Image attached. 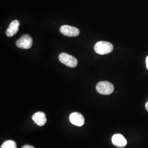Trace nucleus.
<instances>
[{
  "instance_id": "obj_12",
  "label": "nucleus",
  "mask_w": 148,
  "mask_h": 148,
  "mask_svg": "<svg viewBox=\"0 0 148 148\" xmlns=\"http://www.w3.org/2000/svg\"><path fill=\"white\" fill-rule=\"evenodd\" d=\"M146 65H147V68L148 70V56L146 58Z\"/></svg>"
},
{
  "instance_id": "obj_4",
  "label": "nucleus",
  "mask_w": 148,
  "mask_h": 148,
  "mask_svg": "<svg viewBox=\"0 0 148 148\" xmlns=\"http://www.w3.org/2000/svg\"><path fill=\"white\" fill-rule=\"evenodd\" d=\"M32 39L29 35L22 36L16 42V45L18 48L23 49H29L32 45Z\"/></svg>"
},
{
  "instance_id": "obj_8",
  "label": "nucleus",
  "mask_w": 148,
  "mask_h": 148,
  "mask_svg": "<svg viewBox=\"0 0 148 148\" xmlns=\"http://www.w3.org/2000/svg\"><path fill=\"white\" fill-rule=\"evenodd\" d=\"M32 119L39 126H42L47 122V118L45 114L41 111L35 113L32 117Z\"/></svg>"
},
{
  "instance_id": "obj_6",
  "label": "nucleus",
  "mask_w": 148,
  "mask_h": 148,
  "mask_svg": "<svg viewBox=\"0 0 148 148\" xmlns=\"http://www.w3.org/2000/svg\"><path fill=\"white\" fill-rule=\"evenodd\" d=\"M70 122L76 126H82L85 123V118L84 116L77 112H74L70 114L69 117Z\"/></svg>"
},
{
  "instance_id": "obj_2",
  "label": "nucleus",
  "mask_w": 148,
  "mask_h": 148,
  "mask_svg": "<svg viewBox=\"0 0 148 148\" xmlns=\"http://www.w3.org/2000/svg\"><path fill=\"white\" fill-rule=\"evenodd\" d=\"M97 91L103 95H109L114 90V85L108 81H101L96 86Z\"/></svg>"
},
{
  "instance_id": "obj_11",
  "label": "nucleus",
  "mask_w": 148,
  "mask_h": 148,
  "mask_svg": "<svg viewBox=\"0 0 148 148\" xmlns=\"http://www.w3.org/2000/svg\"><path fill=\"white\" fill-rule=\"evenodd\" d=\"M21 148H35L34 147H32V145H24V147H23Z\"/></svg>"
},
{
  "instance_id": "obj_3",
  "label": "nucleus",
  "mask_w": 148,
  "mask_h": 148,
  "mask_svg": "<svg viewBox=\"0 0 148 148\" xmlns=\"http://www.w3.org/2000/svg\"><path fill=\"white\" fill-rule=\"evenodd\" d=\"M59 59L61 63L70 68L76 67L78 63L76 58L67 53H61L59 56Z\"/></svg>"
},
{
  "instance_id": "obj_9",
  "label": "nucleus",
  "mask_w": 148,
  "mask_h": 148,
  "mask_svg": "<svg viewBox=\"0 0 148 148\" xmlns=\"http://www.w3.org/2000/svg\"><path fill=\"white\" fill-rule=\"evenodd\" d=\"M19 26L20 23L17 20H14L11 22L5 32L6 35L8 37H12L15 35L17 32H18Z\"/></svg>"
},
{
  "instance_id": "obj_1",
  "label": "nucleus",
  "mask_w": 148,
  "mask_h": 148,
  "mask_svg": "<svg viewBox=\"0 0 148 148\" xmlns=\"http://www.w3.org/2000/svg\"><path fill=\"white\" fill-rule=\"evenodd\" d=\"M95 52L101 55H104L111 53L113 50V45L111 43L106 41H99L95 45Z\"/></svg>"
},
{
  "instance_id": "obj_5",
  "label": "nucleus",
  "mask_w": 148,
  "mask_h": 148,
  "mask_svg": "<svg viewBox=\"0 0 148 148\" xmlns=\"http://www.w3.org/2000/svg\"><path fill=\"white\" fill-rule=\"evenodd\" d=\"M60 32L64 35L69 37H75L79 34V30L77 28L67 25L60 27Z\"/></svg>"
},
{
  "instance_id": "obj_13",
  "label": "nucleus",
  "mask_w": 148,
  "mask_h": 148,
  "mask_svg": "<svg viewBox=\"0 0 148 148\" xmlns=\"http://www.w3.org/2000/svg\"><path fill=\"white\" fill-rule=\"evenodd\" d=\"M145 108H146L147 110L148 111V100L147 102V103H146V104H145Z\"/></svg>"
},
{
  "instance_id": "obj_10",
  "label": "nucleus",
  "mask_w": 148,
  "mask_h": 148,
  "mask_svg": "<svg viewBox=\"0 0 148 148\" xmlns=\"http://www.w3.org/2000/svg\"><path fill=\"white\" fill-rule=\"evenodd\" d=\"M1 148H16V144L14 141L8 140L2 144Z\"/></svg>"
},
{
  "instance_id": "obj_7",
  "label": "nucleus",
  "mask_w": 148,
  "mask_h": 148,
  "mask_svg": "<svg viewBox=\"0 0 148 148\" xmlns=\"http://www.w3.org/2000/svg\"><path fill=\"white\" fill-rule=\"evenodd\" d=\"M111 142L117 148H123L127 145V140L121 134H115L111 138Z\"/></svg>"
}]
</instances>
